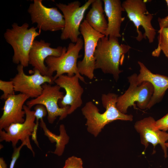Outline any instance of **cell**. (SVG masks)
I'll list each match as a JSON object with an SVG mask.
<instances>
[{"mask_svg": "<svg viewBox=\"0 0 168 168\" xmlns=\"http://www.w3.org/2000/svg\"><path fill=\"white\" fill-rule=\"evenodd\" d=\"M83 45L84 41L80 37L76 43H70L67 48L63 47V52L60 56L48 57L45 61L48 69V76L52 77L54 72H56L53 77L54 81L65 73L69 76L76 75L80 80L86 83L84 78L79 72L77 67V59L81 56L79 53Z\"/></svg>", "mask_w": 168, "mask_h": 168, "instance_id": "cell-4", "label": "cell"}, {"mask_svg": "<svg viewBox=\"0 0 168 168\" xmlns=\"http://www.w3.org/2000/svg\"><path fill=\"white\" fill-rule=\"evenodd\" d=\"M23 109L25 112L26 118L22 123L11 124L3 130H0V141L11 142L13 148L16 147L19 141L26 144V146L32 152L34 156L35 153L31 144L30 137L31 136L36 124L34 111L31 110L26 105Z\"/></svg>", "mask_w": 168, "mask_h": 168, "instance_id": "cell-10", "label": "cell"}, {"mask_svg": "<svg viewBox=\"0 0 168 168\" xmlns=\"http://www.w3.org/2000/svg\"><path fill=\"white\" fill-rule=\"evenodd\" d=\"M137 76L138 75L134 73L128 77L129 86L125 92L118 98L116 107L123 114H126L129 107L133 106L135 108V103L140 109H147L153 94L154 88L152 84L144 82L138 85Z\"/></svg>", "mask_w": 168, "mask_h": 168, "instance_id": "cell-5", "label": "cell"}, {"mask_svg": "<svg viewBox=\"0 0 168 168\" xmlns=\"http://www.w3.org/2000/svg\"><path fill=\"white\" fill-rule=\"evenodd\" d=\"M0 90L3 92L0 99L6 100L9 96L15 94V89L12 81L0 80Z\"/></svg>", "mask_w": 168, "mask_h": 168, "instance_id": "cell-22", "label": "cell"}, {"mask_svg": "<svg viewBox=\"0 0 168 168\" xmlns=\"http://www.w3.org/2000/svg\"><path fill=\"white\" fill-rule=\"evenodd\" d=\"M0 168H7V164L2 157L0 158Z\"/></svg>", "mask_w": 168, "mask_h": 168, "instance_id": "cell-29", "label": "cell"}, {"mask_svg": "<svg viewBox=\"0 0 168 168\" xmlns=\"http://www.w3.org/2000/svg\"><path fill=\"white\" fill-rule=\"evenodd\" d=\"M123 7L130 20L134 24L138 34L136 39L141 41L143 38H147L150 43H152L156 34L155 29L151 21L153 16L151 13L146 14L147 7L145 1L126 0L122 3Z\"/></svg>", "mask_w": 168, "mask_h": 168, "instance_id": "cell-6", "label": "cell"}, {"mask_svg": "<svg viewBox=\"0 0 168 168\" xmlns=\"http://www.w3.org/2000/svg\"><path fill=\"white\" fill-rule=\"evenodd\" d=\"M42 87L41 95L27 101L26 105L30 109L37 104L44 105L47 111V120L49 124H53L58 116L59 120L64 119L68 114L70 107L61 108L59 106V101L64 96L63 92L60 90L61 88L57 85H52L47 83L43 84Z\"/></svg>", "mask_w": 168, "mask_h": 168, "instance_id": "cell-9", "label": "cell"}, {"mask_svg": "<svg viewBox=\"0 0 168 168\" xmlns=\"http://www.w3.org/2000/svg\"><path fill=\"white\" fill-rule=\"evenodd\" d=\"M29 26L26 22L21 26L14 22L12 28L7 29L4 34L6 41L11 45L13 50L12 62L24 67L29 64L30 51L35 39L41 33V30L37 31L36 27L29 28Z\"/></svg>", "mask_w": 168, "mask_h": 168, "instance_id": "cell-3", "label": "cell"}, {"mask_svg": "<svg viewBox=\"0 0 168 168\" xmlns=\"http://www.w3.org/2000/svg\"><path fill=\"white\" fill-rule=\"evenodd\" d=\"M63 168H83L82 160L75 156H70L66 160Z\"/></svg>", "mask_w": 168, "mask_h": 168, "instance_id": "cell-23", "label": "cell"}, {"mask_svg": "<svg viewBox=\"0 0 168 168\" xmlns=\"http://www.w3.org/2000/svg\"><path fill=\"white\" fill-rule=\"evenodd\" d=\"M102 1L94 0L85 19L93 29L105 35L108 27V22L105 16Z\"/></svg>", "mask_w": 168, "mask_h": 168, "instance_id": "cell-19", "label": "cell"}, {"mask_svg": "<svg viewBox=\"0 0 168 168\" xmlns=\"http://www.w3.org/2000/svg\"><path fill=\"white\" fill-rule=\"evenodd\" d=\"M155 126L158 129L164 132L168 130V113L156 121Z\"/></svg>", "mask_w": 168, "mask_h": 168, "instance_id": "cell-25", "label": "cell"}, {"mask_svg": "<svg viewBox=\"0 0 168 168\" xmlns=\"http://www.w3.org/2000/svg\"><path fill=\"white\" fill-rule=\"evenodd\" d=\"M26 144L24 142H22L21 144L18 147L14 148L13 152L11 157L9 168H14L16 163L19 157L20 151L22 147Z\"/></svg>", "mask_w": 168, "mask_h": 168, "instance_id": "cell-26", "label": "cell"}, {"mask_svg": "<svg viewBox=\"0 0 168 168\" xmlns=\"http://www.w3.org/2000/svg\"><path fill=\"white\" fill-rule=\"evenodd\" d=\"M156 121L152 117H148L136 121L134 127L140 134L141 142L145 146V150L149 143L153 146V152L156 146L160 144L163 151L165 157L166 158L167 148L165 144L168 141V132L158 129L155 126Z\"/></svg>", "mask_w": 168, "mask_h": 168, "instance_id": "cell-14", "label": "cell"}, {"mask_svg": "<svg viewBox=\"0 0 168 168\" xmlns=\"http://www.w3.org/2000/svg\"><path fill=\"white\" fill-rule=\"evenodd\" d=\"M35 106V116L36 121L39 122V120L43 119L48 114L47 111L45 106L42 104H38Z\"/></svg>", "mask_w": 168, "mask_h": 168, "instance_id": "cell-24", "label": "cell"}, {"mask_svg": "<svg viewBox=\"0 0 168 168\" xmlns=\"http://www.w3.org/2000/svg\"><path fill=\"white\" fill-rule=\"evenodd\" d=\"M166 2L168 7V0H166ZM158 21L160 29L168 27V16L164 18H158Z\"/></svg>", "mask_w": 168, "mask_h": 168, "instance_id": "cell-27", "label": "cell"}, {"mask_svg": "<svg viewBox=\"0 0 168 168\" xmlns=\"http://www.w3.org/2000/svg\"><path fill=\"white\" fill-rule=\"evenodd\" d=\"M94 0H88L84 5L78 1L67 4L57 3L56 6L63 13L65 20V26L62 30L60 39L63 40H70L76 43L81 34L80 27L85 13Z\"/></svg>", "mask_w": 168, "mask_h": 168, "instance_id": "cell-7", "label": "cell"}, {"mask_svg": "<svg viewBox=\"0 0 168 168\" xmlns=\"http://www.w3.org/2000/svg\"><path fill=\"white\" fill-rule=\"evenodd\" d=\"M131 47L127 44H120L118 38L104 36L99 40L94 56L95 69H100L105 74L112 75L117 81L123 71L119 69L124 55Z\"/></svg>", "mask_w": 168, "mask_h": 168, "instance_id": "cell-2", "label": "cell"}, {"mask_svg": "<svg viewBox=\"0 0 168 168\" xmlns=\"http://www.w3.org/2000/svg\"><path fill=\"white\" fill-rule=\"evenodd\" d=\"M165 145L167 148H168V142H166Z\"/></svg>", "mask_w": 168, "mask_h": 168, "instance_id": "cell-30", "label": "cell"}, {"mask_svg": "<svg viewBox=\"0 0 168 168\" xmlns=\"http://www.w3.org/2000/svg\"><path fill=\"white\" fill-rule=\"evenodd\" d=\"M118 95L114 93L103 94L101 97L102 104L106 110L103 113L92 102H87L82 108V114L86 121V125L88 131L96 137L107 124L117 120L132 121V114H124L117 108Z\"/></svg>", "mask_w": 168, "mask_h": 168, "instance_id": "cell-1", "label": "cell"}, {"mask_svg": "<svg viewBox=\"0 0 168 168\" xmlns=\"http://www.w3.org/2000/svg\"><path fill=\"white\" fill-rule=\"evenodd\" d=\"M79 30L83 38L84 54L83 59L77 62L78 71L81 75L92 79L94 77L95 51L99 40L105 35L93 29L85 19Z\"/></svg>", "mask_w": 168, "mask_h": 168, "instance_id": "cell-11", "label": "cell"}, {"mask_svg": "<svg viewBox=\"0 0 168 168\" xmlns=\"http://www.w3.org/2000/svg\"><path fill=\"white\" fill-rule=\"evenodd\" d=\"M138 63L140 68L137 78L138 85L148 82L152 84L154 88V92L147 108L150 109L162 100L168 89V77L153 73L142 62L138 61Z\"/></svg>", "mask_w": 168, "mask_h": 168, "instance_id": "cell-17", "label": "cell"}, {"mask_svg": "<svg viewBox=\"0 0 168 168\" xmlns=\"http://www.w3.org/2000/svg\"><path fill=\"white\" fill-rule=\"evenodd\" d=\"M24 68L21 65H18L16 68L17 73L10 79L13 82L15 92L34 99L41 94L43 84L54 83L53 76L43 75L38 70L34 68L31 71L33 74L27 75L24 72Z\"/></svg>", "mask_w": 168, "mask_h": 168, "instance_id": "cell-12", "label": "cell"}, {"mask_svg": "<svg viewBox=\"0 0 168 168\" xmlns=\"http://www.w3.org/2000/svg\"><path fill=\"white\" fill-rule=\"evenodd\" d=\"M29 98L26 95L19 93L10 96L5 100L2 114L0 118V130L12 124L24 122L26 114L23 107Z\"/></svg>", "mask_w": 168, "mask_h": 168, "instance_id": "cell-15", "label": "cell"}, {"mask_svg": "<svg viewBox=\"0 0 168 168\" xmlns=\"http://www.w3.org/2000/svg\"><path fill=\"white\" fill-rule=\"evenodd\" d=\"M40 120V125L44 131V134L48 138L51 142L56 143L55 151L50 152L58 156L62 155L64 152L65 145L68 142L69 140V137L66 133L64 125H60L59 127L60 134L59 135H57L49 130L43 119Z\"/></svg>", "mask_w": 168, "mask_h": 168, "instance_id": "cell-20", "label": "cell"}, {"mask_svg": "<svg viewBox=\"0 0 168 168\" xmlns=\"http://www.w3.org/2000/svg\"><path fill=\"white\" fill-rule=\"evenodd\" d=\"M39 126V122H36V124L35 126L33 132L32 133L31 136L32 139L34 141L35 143L36 144L37 146L39 147L38 142L37 140V132L38 129V128Z\"/></svg>", "mask_w": 168, "mask_h": 168, "instance_id": "cell-28", "label": "cell"}, {"mask_svg": "<svg viewBox=\"0 0 168 168\" xmlns=\"http://www.w3.org/2000/svg\"><path fill=\"white\" fill-rule=\"evenodd\" d=\"M50 45L43 40H35L29 53V64L44 76H48V69L45 64L46 59L50 56L59 57L63 52V47L53 48Z\"/></svg>", "mask_w": 168, "mask_h": 168, "instance_id": "cell-16", "label": "cell"}, {"mask_svg": "<svg viewBox=\"0 0 168 168\" xmlns=\"http://www.w3.org/2000/svg\"><path fill=\"white\" fill-rule=\"evenodd\" d=\"M79 80L76 75L69 76L64 74L54 81V83L65 90V94L59 101L58 105L61 108L69 106L68 114L72 113L82 104V96L84 89L79 83Z\"/></svg>", "mask_w": 168, "mask_h": 168, "instance_id": "cell-13", "label": "cell"}, {"mask_svg": "<svg viewBox=\"0 0 168 168\" xmlns=\"http://www.w3.org/2000/svg\"><path fill=\"white\" fill-rule=\"evenodd\" d=\"M158 33V46L152 52V55L158 57L162 51L168 59V27L160 29Z\"/></svg>", "mask_w": 168, "mask_h": 168, "instance_id": "cell-21", "label": "cell"}, {"mask_svg": "<svg viewBox=\"0 0 168 168\" xmlns=\"http://www.w3.org/2000/svg\"><path fill=\"white\" fill-rule=\"evenodd\" d=\"M105 12L108 18V27L105 36L117 38L121 37V24L124 20L122 12L125 11L120 0H103Z\"/></svg>", "mask_w": 168, "mask_h": 168, "instance_id": "cell-18", "label": "cell"}, {"mask_svg": "<svg viewBox=\"0 0 168 168\" xmlns=\"http://www.w3.org/2000/svg\"><path fill=\"white\" fill-rule=\"evenodd\" d=\"M32 23H36L37 28L44 31L62 30L65 26L63 14L58 8L44 6L42 0H34L27 10Z\"/></svg>", "mask_w": 168, "mask_h": 168, "instance_id": "cell-8", "label": "cell"}]
</instances>
